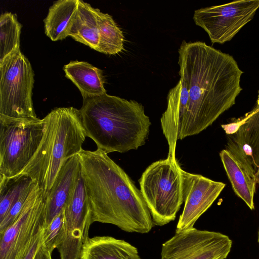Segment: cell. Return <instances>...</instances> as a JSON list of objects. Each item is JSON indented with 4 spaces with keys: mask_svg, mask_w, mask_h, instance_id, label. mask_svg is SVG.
<instances>
[{
    "mask_svg": "<svg viewBox=\"0 0 259 259\" xmlns=\"http://www.w3.org/2000/svg\"><path fill=\"white\" fill-rule=\"evenodd\" d=\"M34 259H52L51 257L43 255H36Z\"/></svg>",
    "mask_w": 259,
    "mask_h": 259,
    "instance_id": "cell-27",
    "label": "cell"
},
{
    "mask_svg": "<svg viewBox=\"0 0 259 259\" xmlns=\"http://www.w3.org/2000/svg\"><path fill=\"white\" fill-rule=\"evenodd\" d=\"M63 70L65 76L78 89L83 99L106 93L102 70L92 64L85 61H71L64 66Z\"/></svg>",
    "mask_w": 259,
    "mask_h": 259,
    "instance_id": "cell-17",
    "label": "cell"
},
{
    "mask_svg": "<svg viewBox=\"0 0 259 259\" xmlns=\"http://www.w3.org/2000/svg\"><path fill=\"white\" fill-rule=\"evenodd\" d=\"M188 97L186 83L180 78L168 93L166 109L160 118L161 129L168 145L167 157L174 159H176V145L187 112Z\"/></svg>",
    "mask_w": 259,
    "mask_h": 259,
    "instance_id": "cell-15",
    "label": "cell"
},
{
    "mask_svg": "<svg viewBox=\"0 0 259 259\" xmlns=\"http://www.w3.org/2000/svg\"><path fill=\"white\" fill-rule=\"evenodd\" d=\"M78 1L59 0L50 8L44 21L45 33L52 40H62L69 36Z\"/></svg>",
    "mask_w": 259,
    "mask_h": 259,
    "instance_id": "cell-19",
    "label": "cell"
},
{
    "mask_svg": "<svg viewBox=\"0 0 259 259\" xmlns=\"http://www.w3.org/2000/svg\"><path fill=\"white\" fill-rule=\"evenodd\" d=\"M42 235H43V230L39 234L34 244L32 246L31 248L28 252L26 255L25 256L24 259H34L35 256V254L41 246L42 244Z\"/></svg>",
    "mask_w": 259,
    "mask_h": 259,
    "instance_id": "cell-26",
    "label": "cell"
},
{
    "mask_svg": "<svg viewBox=\"0 0 259 259\" xmlns=\"http://www.w3.org/2000/svg\"><path fill=\"white\" fill-rule=\"evenodd\" d=\"M21 24L17 16L11 12L0 16V62L14 52L20 50Z\"/></svg>",
    "mask_w": 259,
    "mask_h": 259,
    "instance_id": "cell-23",
    "label": "cell"
},
{
    "mask_svg": "<svg viewBox=\"0 0 259 259\" xmlns=\"http://www.w3.org/2000/svg\"><path fill=\"white\" fill-rule=\"evenodd\" d=\"M79 111L87 137L107 154L137 150L148 137L151 121L135 100L106 93L83 99Z\"/></svg>",
    "mask_w": 259,
    "mask_h": 259,
    "instance_id": "cell-3",
    "label": "cell"
},
{
    "mask_svg": "<svg viewBox=\"0 0 259 259\" xmlns=\"http://www.w3.org/2000/svg\"><path fill=\"white\" fill-rule=\"evenodd\" d=\"M227 135L226 149L240 161L259 185V91L255 106L244 116L222 125Z\"/></svg>",
    "mask_w": 259,
    "mask_h": 259,
    "instance_id": "cell-12",
    "label": "cell"
},
{
    "mask_svg": "<svg viewBox=\"0 0 259 259\" xmlns=\"http://www.w3.org/2000/svg\"><path fill=\"white\" fill-rule=\"evenodd\" d=\"M182 174L185 205L176 232L194 228L197 220L211 206L226 186L223 182L183 169Z\"/></svg>",
    "mask_w": 259,
    "mask_h": 259,
    "instance_id": "cell-13",
    "label": "cell"
},
{
    "mask_svg": "<svg viewBox=\"0 0 259 259\" xmlns=\"http://www.w3.org/2000/svg\"><path fill=\"white\" fill-rule=\"evenodd\" d=\"M257 242L259 244V228H258V231H257Z\"/></svg>",
    "mask_w": 259,
    "mask_h": 259,
    "instance_id": "cell-28",
    "label": "cell"
},
{
    "mask_svg": "<svg viewBox=\"0 0 259 259\" xmlns=\"http://www.w3.org/2000/svg\"><path fill=\"white\" fill-rule=\"evenodd\" d=\"M178 52L179 75L189 94L182 140L205 130L235 104L243 72L232 56L204 42L183 40Z\"/></svg>",
    "mask_w": 259,
    "mask_h": 259,
    "instance_id": "cell-1",
    "label": "cell"
},
{
    "mask_svg": "<svg viewBox=\"0 0 259 259\" xmlns=\"http://www.w3.org/2000/svg\"><path fill=\"white\" fill-rule=\"evenodd\" d=\"M220 156L233 191L251 209H254V196L256 183L240 161L230 151L222 150Z\"/></svg>",
    "mask_w": 259,
    "mask_h": 259,
    "instance_id": "cell-18",
    "label": "cell"
},
{
    "mask_svg": "<svg viewBox=\"0 0 259 259\" xmlns=\"http://www.w3.org/2000/svg\"><path fill=\"white\" fill-rule=\"evenodd\" d=\"M232 246L226 235L193 228L176 232L163 243L160 259H225Z\"/></svg>",
    "mask_w": 259,
    "mask_h": 259,
    "instance_id": "cell-10",
    "label": "cell"
},
{
    "mask_svg": "<svg viewBox=\"0 0 259 259\" xmlns=\"http://www.w3.org/2000/svg\"><path fill=\"white\" fill-rule=\"evenodd\" d=\"M99 30L97 51L107 55H115L124 49V36L112 17L96 8Z\"/></svg>",
    "mask_w": 259,
    "mask_h": 259,
    "instance_id": "cell-21",
    "label": "cell"
},
{
    "mask_svg": "<svg viewBox=\"0 0 259 259\" xmlns=\"http://www.w3.org/2000/svg\"><path fill=\"white\" fill-rule=\"evenodd\" d=\"M259 0L234 1L195 11L193 19L208 34L212 44L231 40L253 18Z\"/></svg>",
    "mask_w": 259,
    "mask_h": 259,
    "instance_id": "cell-9",
    "label": "cell"
},
{
    "mask_svg": "<svg viewBox=\"0 0 259 259\" xmlns=\"http://www.w3.org/2000/svg\"><path fill=\"white\" fill-rule=\"evenodd\" d=\"M34 73L20 49L0 62V117L36 118L32 100Z\"/></svg>",
    "mask_w": 259,
    "mask_h": 259,
    "instance_id": "cell-7",
    "label": "cell"
},
{
    "mask_svg": "<svg viewBox=\"0 0 259 259\" xmlns=\"http://www.w3.org/2000/svg\"><path fill=\"white\" fill-rule=\"evenodd\" d=\"M65 217L64 210L57 215L43 230V245L52 253L58 248L64 233Z\"/></svg>",
    "mask_w": 259,
    "mask_h": 259,
    "instance_id": "cell-24",
    "label": "cell"
},
{
    "mask_svg": "<svg viewBox=\"0 0 259 259\" xmlns=\"http://www.w3.org/2000/svg\"><path fill=\"white\" fill-rule=\"evenodd\" d=\"M92 221L130 233H147L154 224L140 190L128 175L97 149L78 153Z\"/></svg>",
    "mask_w": 259,
    "mask_h": 259,
    "instance_id": "cell-2",
    "label": "cell"
},
{
    "mask_svg": "<svg viewBox=\"0 0 259 259\" xmlns=\"http://www.w3.org/2000/svg\"><path fill=\"white\" fill-rule=\"evenodd\" d=\"M81 259H142L130 243L108 236L89 238L83 246Z\"/></svg>",
    "mask_w": 259,
    "mask_h": 259,
    "instance_id": "cell-16",
    "label": "cell"
},
{
    "mask_svg": "<svg viewBox=\"0 0 259 259\" xmlns=\"http://www.w3.org/2000/svg\"><path fill=\"white\" fill-rule=\"evenodd\" d=\"M81 171L79 154L67 159L61 166L45 200L44 229L64 209Z\"/></svg>",
    "mask_w": 259,
    "mask_h": 259,
    "instance_id": "cell-14",
    "label": "cell"
},
{
    "mask_svg": "<svg viewBox=\"0 0 259 259\" xmlns=\"http://www.w3.org/2000/svg\"><path fill=\"white\" fill-rule=\"evenodd\" d=\"M69 36L97 51L99 30L96 8L82 1H78L77 12Z\"/></svg>",
    "mask_w": 259,
    "mask_h": 259,
    "instance_id": "cell-20",
    "label": "cell"
},
{
    "mask_svg": "<svg viewBox=\"0 0 259 259\" xmlns=\"http://www.w3.org/2000/svg\"><path fill=\"white\" fill-rule=\"evenodd\" d=\"M38 187L34 182L20 195L6 217L0 221V234L15 221Z\"/></svg>",
    "mask_w": 259,
    "mask_h": 259,
    "instance_id": "cell-25",
    "label": "cell"
},
{
    "mask_svg": "<svg viewBox=\"0 0 259 259\" xmlns=\"http://www.w3.org/2000/svg\"><path fill=\"white\" fill-rule=\"evenodd\" d=\"M64 233L57 248L60 259H81L92 223V212L81 171L64 209Z\"/></svg>",
    "mask_w": 259,
    "mask_h": 259,
    "instance_id": "cell-11",
    "label": "cell"
},
{
    "mask_svg": "<svg viewBox=\"0 0 259 259\" xmlns=\"http://www.w3.org/2000/svg\"><path fill=\"white\" fill-rule=\"evenodd\" d=\"M35 155L21 174L28 175L47 196L63 162L78 154L87 137L79 110L73 107L52 110Z\"/></svg>",
    "mask_w": 259,
    "mask_h": 259,
    "instance_id": "cell-4",
    "label": "cell"
},
{
    "mask_svg": "<svg viewBox=\"0 0 259 259\" xmlns=\"http://www.w3.org/2000/svg\"><path fill=\"white\" fill-rule=\"evenodd\" d=\"M34 183L25 174L0 180V221L6 217L23 191Z\"/></svg>",
    "mask_w": 259,
    "mask_h": 259,
    "instance_id": "cell-22",
    "label": "cell"
},
{
    "mask_svg": "<svg viewBox=\"0 0 259 259\" xmlns=\"http://www.w3.org/2000/svg\"><path fill=\"white\" fill-rule=\"evenodd\" d=\"M182 169L177 159L167 157L148 166L139 180L154 225L176 219L184 202Z\"/></svg>",
    "mask_w": 259,
    "mask_h": 259,
    "instance_id": "cell-5",
    "label": "cell"
},
{
    "mask_svg": "<svg viewBox=\"0 0 259 259\" xmlns=\"http://www.w3.org/2000/svg\"><path fill=\"white\" fill-rule=\"evenodd\" d=\"M46 119L0 117V180L20 174L36 152Z\"/></svg>",
    "mask_w": 259,
    "mask_h": 259,
    "instance_id": "cell-6",
    "label": "cell"
},
{
    "mask_svg": "<svg viewBox=\"0 0 259 259\" xmlns=\"http://www.w3.org/2000/svg\"><path fill=\"white\" fill-rule=\"evenodd\" d=\"M45 200L38 187L15 221L0 234V259H24L44 229Z\"/></svg>",
    "mask_w": 259,
    "mask_h": 259,
    "instance_id": "cell-8",
    "label": "cell"
}]
</instances>
